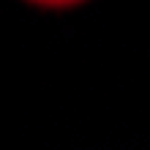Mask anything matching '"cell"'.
Returning a JSON list of instances; mask_svg holds the SVG:
<instances>
[{
	"mask_svg": "<svg viewBox=\"0 0 150 150\" xmlns=\"http://www.w3.org/2000/svg\"><path fill=\"white\" fill-rule=\"evenodd\" d=\"M25 3L36 6V8H44V11H68V8L85 6L87 0H25Z\"/></svg>",
	"mask_w": 150,
	"mask_h": 150,
	"instance_id": "6da1fadb",
	"label": "cell"
}]
</instances>
